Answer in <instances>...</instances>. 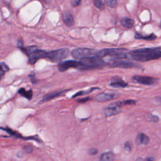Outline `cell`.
I'll list each match as a JSON object with an SVG mask.
<instances>
[{"label":"cell","mask_w":161,"mask_h":161,"mask_svg":"<svg viewBox=\"0 0 161 161\" xmlns=\"http://www.w3.org/2000/svg\"><path fill=\"white\" fill-rule=\"evenodd\" d=\"M126 52L127 50L125 49H117V48L104 49L98 51L96 56L100 58L107 57V56L109 55L116 59H127L128 58V53Z\"/></svg>","instance_id":"cell-1"},{"label":"cell","mask_w":161,"mask_h":161,"mask_svg":"<svg viewBox=\"0 0 161 161\" xmlns=\"http://www.w3.org/2000/svg\"><path fill=\"white\" fill-rule=\"evenodd\" d=\"M25 52L28 57V62L31 64H34L39 59H46L47 52L38 49L36 47H28L24 48L22 50Z\"/></svg>","instance_id":"cell-2"},{"label":"cell","mask_w":161,"mask_h":161,"mask_svg":"<svg viewBox=\"0 0 161 161\" xmlns=\"http://www.w3.org/2000/svg\"><path fill=\"white\" fill-rule=\"evenodd\" d=\"M98 51L89 48H77L71 52V55L74 59L81 60L85 58L96 56Z\"/></svg>","instance_id":"cell-3"},{"label":"cell","mask_w":161,"mask_h":161,"mask_svg":"<svg viewBox=\"0 0 161 161\" xmlns=\"http://www.w3.org/2000/svg\"><path fill=\"white\" fill-rule=\"evenodd\" d=\"M69 51L66 48L47 52L46 59L53 62H61L69 55Z\"/></svg>","instance_id":"cell-4"},{"label":"cell","mask_w":161,"mask_h":161,"mask_svg":"<svg viewBox=\"0 0 161 161\" xmlns=\"http://www.w3.org/2000/svg\"><path fill=\"white\" fill-rule=\"evenodd\" d=\"M80 62L83 64V69H90V68H98L102 67L104 66L107 65V63L100 58L97 56H93L85 58L80 60Z\"/></svg>","instance_id":"cell-5"},{"label":"cell","mask_w":161,"mask_h":161,"mask_svg":"<svg viewBox=\"0 0 161 161\" xmlns=\"http://www.w3.org/2000/svg\"><path fill=\"white\" fill-rule=\"evenodd\" d=\"M58 69L60 72H64L70 68H83V64L80 61H66L59 62L58 64Z\"/></svg>","instance_id":"cell-6"},{"label":"cell","mask_w":161,"mask_h":161,"mask_svg":"<svg viewBox=\"0 0 161 161\" xmlns=\"http://www.w3.org/2000/svg\"><path fill=\"white\" fill-rule=\"evenodd\" d=\"M119 96L120 94L116 92H106L96 95L94 100L98 102H105L110 100L117 99Z\"/></svg>","instance_id":"cell-7"},{"label":"cell","mask_w":161,"mask_h":161,"mask_svg":"<svg viewBox=\"0 0 161 161\" xmlns=\"http://www.w3.org/2000/svg\"><path fill=\"white\" fill-rule=\"evenodd\" d=\"M122 104L120 102L112 104L103 110V113L106 117H111L117 115L122 112Z\"/></svg>","instance_id":"cell-8"},{"label":"cell","mask_w":161,"mask_h":161,"mask_svg":"<svg viewBox=\"0 0 161 161\" xmlns=\"http://www.w3.org/2000/svg\"><path fill=\"white\" fill-rule=\"evenodd\" d=\"M132 79L136 83L147 86L154 85L158 81V79L156 78L144 76H134Z\"/></svg>","instance_id":"cell-9"},{"label":"cell","mask_w":161,"mask_h":161,"mask_svg":"<svg viewBox=\"0 0 161 161\" xmlns=\"http://www.w3.org/2000/svg\"><path fill=\"white\" fill-rule=\"evenodd\" d=\"M110 67H119V68H132L136 66L135 64L130 62H126L124 61H115L107 63V65Z\"/></svg>","instance_id":"cell-10"},{"label":"cell","mask_w":161,"mask_h":161,"mask_svg":"<svg viewBox=\"0 0 161 161\" xmlns=\"http://www.w3.org/2000/svg\"><path fill=\"white\" fill-rule=\"evenodd\" d=\"M160 51L159 47H154V48H142V49H136L130 52V54H150L154 52H157Z\"/></svg>","instance_id":"cell-11"},{"label":"cell","mask_w":161,"mask_h":161,"mask_svg":"<svg viewBox=\"0 0 161 161\" xmlns=\"http://www.w3.org/2000/svg\"><path fill=\"white\" fill-rule=\"evenodd\" d=\"M62 20L64 23L68 27H71L74 24V20L72 15L68 11L64 12L62 14Z\"/></svg>","instance_id":"cell-12"},{"label":"cell","mask_w":161,"mask_h":161,"mask_svg":"<svg viewBox=\"0 0 161 161\" xmlns=\"http://www.w3.org/2000/svg\"><path fill=\"white\" fill-rule=\"evenodd\" d=\"M67 91H68V90H64V91H58V92H54V93H51L48 94H46L45 96H44L42 102H46L48 101H50L55 98L59 97V96H61L65 94Z\"/></svg>","instance_id":"cell-13"},{"label":"cell","mask_w":161,"mask_h":161,"mask_svg":"<svg viewBox=\"0 0 161 161\" xmlns=\"http://www.w3.org/2000/svg\"><path fill=\"white\" fill-rule=\"evenodd\" d=\"M110 86L113 87H122L124 88L128 86V84L125 83L123 80L119 77H114L111 80V82L110 83Z\"/></svg>","instance_id":"cell-14"},{"label":"cell","mask_w":161,"mask_h":161,"mask_svg":"<svg viewBox=\"0 0 161 161\" xmlns=\"http://www.w3.org/2000/svg\"><path fill=\"white\" fill-rule=\"evenodd\" d=\"M149 142V138L143 133H139L136 139V143L137 145H147Z\"/></svg>","instance_id":"cell-15"},{"label":"cell","mask_w":161,"mask_h":161,"mask_svg":"<svg viewBox=\"0 0 161 161\" xmlns=\"http://www.w3.org/2000/svg\"><path fill=\"white\" fill-rule=\"evenodd\" d=\"M121 25L126 28H131L134 25V21L129 18H123L120 21Z\"/></svg>","instance_id":"cell-16"},{"label":"cell","mask_w":161,"mask_h":161,"mask_svg":"<svg viewBox=\"0 0 161 161\" xmlns=\"http://www.w3.org/2000/svg\"><path fill=\"white\" fill-rule=\"evenodd\" d=\"M115 158L114 154L111 152H108L104 153L101 155L100 159V161H113Z\"/></svg>","instance_id":"cell-17"},{"label":"cell","mask_w":161,"mask_h":161,"mask_svg":"<svg viewBox=\"0 0 161 161\" xmlns=\"http://www.w3.org/2000/svg\"><path fill=\"white\" fill-rule=\"evenodd\" d=\"M18 93L28 100H30L32 98V96H33V91H32V90H30L27 91L24 88H20L18 91Z\"/></svg>","instance_id":"cell-18"},{"label":"cell","mask_w":161,"mask_h":161,"mask_svg":"<svg viewBox=\"0 0 161 161\" xmlns=\"http://www.w3.org/2000/svg\"><path fill=\"white\" fill-rule=\"evenodd\" d=\"M135 37L136 39H143V40H156L157 37L155 34H151L149 35H146V36H143L141 34L139 33H136L135 34Z\"/></svg>","instance_id":"cell-19"},{"label":"cell","mask_w":161,"mask_h":161,"mask_svg":"<svg viewBox=\"0 0 161 161\" xmlns=\"http://www.w3.org/2000/svg\"><path fill=\"white\" fill-rule=\"evenodd\" d=\"M9 67L7 66L6 64L4 62L0 64V80H2L5 76V72L9 71Z\"/></svg>","instance_id":"cell-20"},{"label":"cell","mask_w":161,"mask_h":161,"mask_svg":"<svg viewBox=\"0 0 161 161\" xmlns=\"http://www.w3.org/2000/svg\"><path fill=\"white\" fill-rule=\"evenodd\" d=\"M98 89H99V88H98V87H91V88H90L89 90H87L79 91V92L76 93L74 96H72V98H76V97H77V96H83V95L87 94H89V93H91L93 91H94V90H98Z\"/></svg>","instance_id":"cell-21"},{"label":"cell","mask_w":161,"mask_h":161,"mask_svg":"<svg viewBox=\"0 0 161 161\" xmlns=\"http://www.w3.org/2000/svg\"><path fill=\"white\" fill-rule=\"evenodd\" d=\"M94 5L99 10H104V5L102 0H93Z\"/></svg>","instance_id":"cell-22"},{"label":"cell","mask_w":161,"mask_h":161,"mask_svg":"<svg viewBox=\"0 0 161 161\" xmlns=\"http://www.w3.org/2000/svg\"><path fill=\"white\" fill-rule=\"evenodd\" d=\"M105 3L109 7L111 8H115L117 6V0H105Z\"/></svg>","instance_id":"cell-23"},{"label":"cell","mask_w":161,"mask_h":161,"mask_svg":"<svg viewBox=\"0 0 161 161\" xmlns=\"http://www.w3.org/2000/svg\"><path fill=\"white\" fill-rule=\"evenodd\" d=\"M2 129H3L4 130H5L6 132L8 133L9 134H10L12 136H16V137H21V135L18 134V133H17L15 131H13L12 129H10V128H2Z\"/></svg>","instance_id":"cell-24"},{"label":"cell","mask_w":161,"mask_h":161,"mask_svg":"<svg viewBox=\"0 0 161 161\" xmlns=\"http://www.w3.org/2000/svg\"><path fill=\"white\" fill-rule=\"evenodd\" d=\"M147 120L148 122H157L159 121V118L157 116L153 115L151 114H149L147 116Z\"/></svg>","instance_id":"cell-25"},{"label":"cell","mask_w":161,"mask_h":161,"mask_svg":"<svg viewBox=\"0 0 161 161\" xmlns=\"http://www.w3.org/2000/svg\"><path fill=\"white\" fill-rule=\"evenodd\" d=\"M121 104H122V106L123 105H133V104H135L136 103V101L135 100H125L123 101L122 102H120Z\"/></svg>","instance_id":"cell-26"},{"label":"cell","mask_w":161,"mask_h":161,"mask_svg":"<svg viewBox=\"0 0 161 161\" xmlns=\"http://www.w3.org/2000/svg\"><path fill=\"white\" fill-rule=\"evenodd\" d=\"M132 147V145L130 142H126L124 145V149L127 151L131 150Z\"/></svg>","instance_id":"cell-27"},{"label":"cell","mask_w":161,"mask_h":161,"mask_svg":"<svg viewBox=\"0 0 161 161\" xmlns=\"http://www.w3.org/2000/svg\"><path fill=\"white\" fill-rule=\"evenodd\" d=\"M81 3V0H71V5L73 7H77Z\"/></svg>","instance_id":"cell-28"},{"label":"cell","mask_w":161,"mask_h":161,"mask_svg":"<svg viewBox=\"0 0 161 161\" xmlns=\"http://www.w3.org/2000/svg\"><path fill=\"white\" fill-rule=\"evenodd\" d=\"M154 103L156 105H161V97H156L154 99Z\"/></svg>","instance_id":"cell-29"},{"label":"cell","mask_w":161,"mask_h":161,"mask_svg":"<svg viewBox=\"0 0 161 161\" xmlns=\"http://www.w3.org/2000/svg\"><path fill=\"white\" fill-rule=\"evenodd\" d=\"M91 98H89V97H86V98H82V99H80L79 100H77V102L78 103H86L87 101H88L89 100H90Z\"/></svg>","instance_id":"cell-30"},{"label":"cell","mask_w":161,"mask_h":161,"mask_svg":"<svg viewBox=\"0 0 161 161\" xmlns=\"http://www.w3.org/2000/svg\"><path fill=\"white\" fill-rule=\"evenodd\" d=\"M89 152H90V155H94V154H97V153H98V150H96V149H94V148H93V149H91L90 150Z\"/></svg>","instance_id":"cell-31"},{"label":"cell","mask_w":161,"mask_h":161,"mask_svg":"<svg viewBox=\"0 0 161 161\" xmlns=\"http://www.w3.org/2000/svg\"><path fill=\"white\" fill-rule=\"evenodd\" d=\"M144 161H155V159L152 156H150L147 157L146 159H145Z\"/></svg>","instance_id":"cell-32"},{"label":"cell","mask_w":161,"mask_h":161,"mask_svg":"<svg viewBox=\"0 0 161 161\" xmlns=\"http://www.w3.org/2000/svg\"><path fill=\"white\" fill-rule=\"evenodd\" d=\"M135 161H144L143 159L142 158V157H139L136 159Z\"/></svg>","instance_id":"cell-33"},{"label":"cell","mask_w":161,"mask_h":161,"mask_svg":"<svg viewBox=\"0 0 161 161\" xmlns=\"http://www.w3.org/2000/svg\"><path fill=\"white\" fill-rule=\"evenodd\" d=\"M42 1L45 2V3H51V0H42Z\"/></svg>","instance_id":"cell-34"},{"label":"cell","mask_w":161,"mask_h":161,"mask_svg":"<svg viewBox=\"0 0 161 161\" xmlns=\"http://www.w3.org/2000/svg\"><path fill=\"white\" fill-rule=\"evenodd\" d=\"M159 55H160V58H161V51L159 52Z\"/></svg>","instance_id":"cell-35"},{"label":"cell","mask_w":161,"mask_h":161,"mask_svg":"<svg viewBox=\"0 0 161 161\" xmlns=\"http://www.w3.org/2000/svg\"><path fill=\"white\" fill-rule=\"evenodd\" d=\"M160 27H161V22H160Z\"/></svg>","instance_id":"cell-36"}]
</instances>
